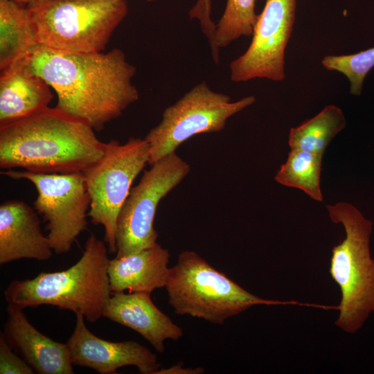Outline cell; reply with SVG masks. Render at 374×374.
Listing matches in <instances>:
<instances>
[{"mask_svg":"<svg viewBox=\"0 0 374 374\" xmlns=\"http://www.w3.org/2000/svg\"><path fill=\"white\" fill-rule=\"evenodd\" d=\"M0 0V69L6 70L39 45L35 26L26 7Z\"/></svg>","mask_w":374,"mask_h":374,"instance_id":"18","label":"cell"},{"mask_svg":"<svg viewBox=\"0 0 374 374\" xmlns=\"http://www.w3.org/2000/svg\"><path fill=\"white\" fill-rule=\"evenodd\" d=\"M150 166L139 184L131 188L118 213L116 257L125 256L157 243L154 221L159 203L190 170L189 164L175 152Z\"/></svg>","mask_w":374,"mask_h":374,"instance_id":"9","label":"cell"},{"mask_svg":"<svg viewBox=\"0 0 374 374\" xmlns=\"http://www.w3.org/2000/svg\"><path fill=\"white\" fill-rule=\"evenodd\" d=\"M148 1H157V0H147Z\"/></svg>","mask_w":374,"mask_h":374,"instance_id":"27","label":"cell"},{"mask_svg":"<svg viewBox=\"0 0 374 374\" xmlns=\"http://www.w3.org/2000/svg\"><path fill=\"white\" fill-rule=\"evenodd\" d=\"M165 288L175 313L222 324L256 305L286 304L260 298L215 269L198 253L184 251L170 267Z\"/></svg>","mask_w":374,"mask_h":374,"instance_id":"5","label":"cell"},{"mask_svg":"<svg viewBox=\"0 0 374 374\" xmlns=\"http://www.w3.org/2000/svg\"><path fill=\"white\" fill-rule=\"evenodd\" d=\"M27 8L39 44L82 53L102 52L127 12L125 0H39Z\"/></svg>","mask_w":374,"mask_h":374,"instance_id":"6","label":"cell"},{"mask_svg":"<svg viewBox=\"0 0 374 374\" xmlns=\"http://www.w3.org/2000/svg\"><path fill=\"white\" fill-rule=\"evenodd\" d=\"M256 0H227L223 15L216 25L215 44L220 50L243 36H251L257 21Z\"/></svg>","mask_w":374,"mask_h":374,"instance_id":"21","label":"cell"},{"mask_svg":"<svg viewBox=\"0 0 374 374\" xmlns=\"http://www.w3.org/2000/svg\"><path fill=\"white\" fill-rule=\"evenodd\" d=\"M108 251L105 244L91 234L76 263L65 270L41 272L31 279L11 281L4 291L5 300L23 309L55 306L95 322L103 317L112 296Z\"/></svg>","mask_w":374,"mask_h":374,"instance_id":"3","label":"cell"},{"mask_svg":"<svg viewBox=\"0 0 374 374\" xmlns=\"http://www.w3.org/2000/svg\"><path fill=\"white\" fill-rule=\"evenodd\" d=\"M12 1H15L20 3H27L28 4L29 3L37 1H39V0H12Z\"/></svg>","mask_w":374,"mask_h":374,"instance_id":"26","label":"cell"},{"mask_svg":"<svg viewBox=\"0 0 374 374\" xmlns=\"http://www.w3.org/2000/svg\"><path fill=\"white\" fill-rule=\"evenodd\" d=\"M52 247L36 211L17 199L0 205V265L22 258L48 260Z\"/></svg>","mask_w":374,"mask_h":374,"instance_id":"13","label":"cell"},{"mask_svg":"<svg viewBox=\"0 0 374 374\" xmlns=\"http://www.w3.org/2000/svg\"><path fill=\"white\" fill-rule=\"evenodd\" d=\"M103 317L136 331L159 353L165 351L166 340L177 341L184 335L182 328L154 305L148 293L112 294Z\"/></svg>","mask_w":374,"mask_h":374,"instance_id":"15","label":"cell"},{"mask_svg":"<svg viewBox=\"0 0 374 374\" xmlns=\"http://www.w3.org/2000/svg\"><path fill=\"white\" fill-rule=\"evenodd\" d=\"M7 341L3 332L0 333V373L1 374H33L34 369L15 355Z\"/></svg>","mask_w":374,"mask_h":374,"instance_id":"23","label":"cell"},{"mask_svg":"<svg viewBox=\"0 0 374 374\" xmlns=\"http://www.w3.org/2000/svg\"><path fill=\"white\" fill-rule=\"evenodd\" d=\"M18 62L55 91V107L94 130H102L139 97L132 83L136 68L119 48L82 53L39 44Z\"/></svg>","mask_w":374,"mask_h":374,"instance_id":"1","label":"cell"},{"mask_svg":"<svg viewBox=\"0 0 374 374\" xmlns=\"http://www.w3.org/2000/svg\"><path fill=\"white\" fill-rule=\"evenodd\" d=\"M92 127L57 107L0 125V168L43 174L83 173L103 154Z\"/></svg>","mask_w":374,"mask_h":374,"instance_id":"2","label":"cell"},{"mask_svg":"<svg viewBox=\"0 0 374 374\" xmlns=\"http://www.w3.org/2000/svg\"><path fill=\"white\" fill-rule=\"evenodd\" d=\"M204 372L202 367L184 368L183 363L179 362L170 368L159 369L155 374H200Z\"/></svg>","mask_w":374,"mask_h":374,"instance_id":"25","label":"cell"},{"mask_svg":"<svg viewBox=\"0 0 374 374\" xmlns=\"http://www.w3.org/2000/svg\"><path fill=\"white\" fill-rule=\"evenodd\" d=\"M23 310L8 304L3 332L10 346L19 351L37 373H74L67 344L55 341L37 330Z\"/></svg>","mask_w":374,"mask_h":374,"instance_id":"14","label":"cell"},{"mask_svg":"<svg viewBox=\"0 0 374 374\" xmlns=\"http://www.w3.org/2000/svg\"><path fill=\"white\" fill-rule=\"evenodd\" d=\"M331 221L341 224L346 237L333 247L329 272L341 290L335 325L349 334L357 332L374 312V258L370 251L373 223L353 205H327Z\"/></svg>","mask_w":374,"mask_h":374,"instance_id":"4","label":"cell"},{"mask_svg":"<svg viewBox=\"0 0 374 374\" xmlns=\"http://www.w3.org/2000/svg\"><path fill=\"white\" fill-rule=\"evenodd\" d=\"M321 63L328 71L343 73L350 82V93L359 96L364 78L374 66V47L355 54L328 55Z\"/></svg>","mask_w":374,"mask_h":374,"instance_id":"22","label":"cell"},{"mask_svg":"<svg viewBox=\"0 0 374 374\" xmlns=\"http://www.w3.org/2000/svg\"><path fill=\"white\" fill-rule=\"evenodd\" d=\"M170 253L157 243L152 247L109 260L112 294L125 292L151 294L166 287Z\"/></svg>","mask_w":374,"mask_h":374,"instance_id":"16","label":"cell"},{"mask_svg":"<svg viewBox=\"0 0 374 374\" xmlns=\"http://www.w3.org/2000/svg\"><path fill=\"white\" fill-rule=\"evenodd\" d=\"M255 101L249 96L231 102L229 96L213 91L205 82L197 84L166 108L161 122L145 136L150 147L148 164L175 152L195 135L222 131L231 116Z\"/></svg>","mask_w":374,"mask_h":374,"instance_id":"8","label":"cell"},{"mask_svg":"<svg viewBox=\"0 0 374 374\" xmlns=\"http://www.w3.org/2000/svg\"><path fill=\"white\" fill-rule=\"evenodd\" d=\"M211 0H197V3L189 11V16L190 19L196 18L199 21L202 31L209 42L212 55L217 57L219 56L220 50L215 44L216 25L211 20Z\"/></svg>","mask_w":374,"mask_h":374,"instance_id":"24","label":"cell"},{"mask_svg":"<svg viewBox=\"0 0 374 374\" xmlns=\"http://www.w3.org/2000/svg\"><path fill=\"white\" fill-rule=\"evenodd\" d=\"M296 6V0H266L249 46L230 63L233 82L285 79V52L294 27Z\"/></svg>","mask_w":374,"mask_h":374,"instance_id":"11","label":"cell"},{"mask_svg":"<svg viewBox=\"0 0 374 374\" xmlns=\"http://www.w3.org/2000/svg\"><path fill=\"white\" fill-rule=\"evenodd\" d=\"M51 86L20 62L1 71L0 125L28 117L48 107Z\"/></svg>","mask_w":374,"mask_h":374,"instance_id":"17","label":"cell"},{"mask_svg":"<svg viewBox=\"0 0 374 374\" xmlns=\"http://www.w3.org/2000/svg\"><path fill=\"white\" fill-rule=\"evenodd\" d=\"M73 331L66 344L73 364L92 368L100 374H115L118 368L133 366L142 374L159 369L157 355L134 341H110L92 333L82 314H75Z\"/></svg>","mask_w":374,"mask_h":374,"instance_id":"12","label":"cell"},{"mask_svg":"<svg viewBox=\"0 0 374 374\" xmlns=\"http://www.w3.org/2000/svg\"><path fill=\"white\" fill-rule=\"evenodd\" d=\"M323 155L301 150H291L286 161L276 174V181L300 189L315 201L321 202L320 186Z\"/></svg>","mask_w":374,"mask_h":374,"instance_id":"20","label":"cell"},{"mask_svg":"<svg viewBox=\"0 0 374 374\" xmlns=\"http://www.w3.org/2000/svg\"><path fill=\"white\" fill-rule=\"evenodd\" d=\"M1 175L31 182L37 196L34 209L47 222L46 230L53 251H69L78 236L87 228L91 199L82 173L43 174L12 169Z\"/></svg>","mask_w":374,"mask_h":374,"instance_id":"10","label":"cell"},{"mask_svg":"<svg viewBox=\"0 0 374 374\" xmlns=\"http://www.w3.org/2000/svg\"><path fill=\"white\" fill-rule=\"evenodd\" d=\"M346 126L343 111L329 105L313 118L291 128L288 143L291 150L323 155L332 139Z\"/></svg>","mask_w":374,"mask_h":374,"instance_id":"19","label":"cell"},{"mask_svg":"<svg viewBox=\"0 0 374 374\" xmlns=\"http://www.w3.org/2000/svg\"><path fill=\"white\" fill-rule=\"evenodd\" d=\"M150 147L145 139L130 137L125 143H105L102 157L82 174L91 202L88 217L105 229L110 253H116V223L134 179L148 164Z\"/></svg>","mask_w":374,"mask_h":374,"instance_id":"7","label":"cell"}]
</instances>
